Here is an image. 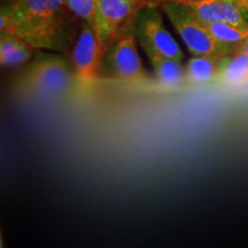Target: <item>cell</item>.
<instances>
[{
	"label": "cell",
	"mask_w": 248,
	"mask_h": 248,
	"mask_svg": "<svg viewBox=\"0 0 248 248\" xmlns=\"http://www.w3.org/2000/svg\"><path fill=\"white\" fill-rule=\"evenodd\" d=\"M66 0H14L1 5L0 35H15L37 51L66 52L79 28Z\"/></svg>",
	"instance_id": "6da1fadb"
},
{
	"label": "cell",
	"mask_w": 248,
	"mask_h": 248,
	"mask_svg": "<svg viewBox=\"0 0 248 248\" xmlns=\"http://www.w3.org/2000/svg\"><path fill=\"white\" fill-rule=\"evenodd\" d=\"M77 82L67 58L55 52H38L15 79V90L21 94L55 98L67 94Z\"/></svg>",
	"instance_id": "7a4b0ae2"
},
{
	"label": "cell",
	"mask_w": 248,
	"mask_h": 248,
	"mask_svg": "<svg viewBox=\"0 0 248 248\" xmlns=\"http://www.w3.org/2000/svg\"><path fill=\"white\" fill-rule=\"evenodd\" d=\"M192 57H226L233 52L217 43L202 22L177 0L159 5Z\"/></svg>",
	"instance_id": "3957f363"
},
{
	"label": "cell",
	"mask_w": 248,
	"mask_h": 248,
	"mask_svg": "<svg viewBox=\"0 0 248 248\" xmlns=\"http://www.w3.org/2000/svg\"><path fill=\"white\" fill-rule=\"evenodd\" d=\"M100 77L126 84H142L151 79L138 53L132 27L121 33L105 51Z\"/></svg>",
	"instance_id": "277c9868"
},
{
	"label": "cell",
	"mask_w": 248,
	"mask_h": 248,
	"mask_svg": "<svg viewBox=\"0 0 248 248\" xmlns=\"http://www.w3.org/2000/svg\"><path fill=\"white\" fill-rule=\"evenodd\" d=\"M133 32L144 52L183 61L184 53L177 40L164 24L160 6L146 5L139 9L133 20Z\"/></svg>",
	"instance_id": "5b68a950"
},
{
	"label": "cell",
	"mask_w": 248,
	"mask_h": 248,
	"mask_svg": "<svg viewBox=\"0 0 248 248\" xmlns=\"http://www.w3.org/2000/svg\"><path fill=\"white\" fill-rule=\"evenodd\" d=\"M105 51L106 49L95 28L82 22L70 46L69 53V61L77 82L88 84L100 78V68Z\"/></svg>",
	"instance_id": "8992f818"
},
{
	"label": "cell",
	"mask_w": 248,
	"mask_h": 248,
	"mask_svg": "<svg viewBox=\"0 0 248 248\" xmlns=\"http://www.w3.org/2000/svg\"><path fill=\"white\" fill-rule=\"evenodd\" d=\"M144 6L141 0H99L95 29L104 46L121 35L123 26L133 24Z\"/></svg>",
	"instance_id": "52a82bcc"
},
{
	"label": "cell",
	"mask_w": 248,
	"mask_h": 248,
	"mask_svg": "<svg viewBox=\"0 0 248 248\" xmlns=\"http://www.w3.org/2000/svg\"><path fill=\"white\" fill-rule=\"evenodd\" d=\"M182 2L200 22L231 23L248 27V24L231 0H177Z\"/></svg>",
	"instance_id": "ba28073f"
},
{
	"label": "cell",
	"mask_w": 248,
	"mask_h": 248,
	"mask_svg": "<svg viewBox=\"0 0 248 248\" xmlns=\"http://www.w3.org/2000/svg\"><path fill=\"white\" fill-rule=\"evenodd\" d=\"M35 49L29 43L15 35L0 37V63L2 68L13 69L26 64L35 58Z\"/></svg>",
	"instance_id": "9c48e42d"
},
{
	"label": "cell",
	"mask_w": 248,
	"mask_h": 248,
	"mask_svg": "<svg viewBox=\"0 0 248 248\" xmlns=\"http://www.w3.org/2000/svg\"><path fill=\"white\" fill-rule=\"evenodd\" d=\"M153 67L155 77L161 85L167 88H175L185 82V67L182 61L162 57L153 52H144Z\"/></svg>",
	"instance_id": "30bf717a"
},
{
	"label": "cell",
	"mask_w": 248,
	"mask_h": 248,
	"mask_svg": "<svg viewBox=\"0 0 248 248\" xmlns=\"http://www.w3.org/2000/svg\"><path fill=\"white\" fill-rule=\"evenodd\" d=\"M218 78L229 86H238L248 80V55L241 49L222 58Z\"/></svg>",
	"instance_id": "8fae6325"
},
{
	"label": "cell",
	"mask_w": 248,
	"mask_h": 248,
	"mask_svg": "<svg viewBox=\"0 0 248 248\" xmlns=\"http://www.w3.org/2000/svg\"><path fill=\"white\" fill-rule=\"evenodd\" d=\"M221 60V57H192L185 66L186 82L195 85L212 82L218 77Z\"/></svg>",
	"instance_id": "7c38bea8"
},
{
	"label": "cell",
	"mask_w": 248,
	"mask_h": 248,
	"mask_svg": "<svg viewBox=\"0 0 248 248\" xmlns=\"http://www.w3.org/2000/svg\"><path fill=\"white\" fill-rule=\"evenodd\" d=\"M204 26L217 43L232 52L239 49L248 42V27L231 23H208Z\"/></svg>",
	"instance_id": "4fadbf2b"
},
{
	"label": "cell",
	"mask_w": 248,
	"mask_h": 248,
	"mask_svg": "<svg viewBox=\"0 0 248 248\" xmlns=\"http://www.w3.org/2000/svg\"><path fill=\"white\" fill-rule=\"evenodd\" d=\"M66 5L73 16L79 22L95 28L99 0H66Z\"/></svg>",
	"instance_id": "5bb4252c"
},
{
	"label": "cell",
	"mask_w": 248,
	"mask_h": 248,
	"mask_svg": "<svg viewBox=\"0 0 248 248\" xmlns=\"http://www.w3.org/2000/svg\"><path fill=\"white\" fill-rule=\"evenodd\" d=\"M231 1L235 5V7L239 9L245 21L248 24V0H231Z\"/></svg>",
	"instance_id": "9a60e30c"
},
{
	"label": "cell",
	"mask_w": 248,
	"mask_h": 248,
	"mask_svg": "<svg viewBox=\"0 0 248 248\" xmlns=\"http://www.w3.org/2000/svg\"><path fill=\"white\" fill-rule=\"evenodd\" d=\"M145 5H157L159 6L161 2L167 1V0H141Z\"/></svg>",
	"instance_id": "2e32d148"
},
{
	"label": "cell",
	"mask_w": 248,
	"mask_h": 248,
	"mask_svg": "<svg viewBox=\"0 0 248 248\" xmlns=\"http://www.w3.org/2000/svg\"><path fill=\"white\" fill-rule=\"evenodd\" d=\"M240 49H241V51H244L245 53H246V54L248 55V42L245 43V44L240 47Z\"/></svg>",
	"instance_id": "e0dca14e"
},
{
	"label": "cell",
	"mask_w": 248,
	"mask_h": 248,
	"mask_svg": "<svg viewBox=\"0 0 248 248\" xmlns=\"http://www.w3.org/2000/svg\"><path fill=\"white\" fill-rule=\"evenodd\" d=\"M12 1H14V0H1V4L4 5V4H9V2H12Z\"/></svg>",
	"instance_id": "ac0fdd59"
}]
</instances>
